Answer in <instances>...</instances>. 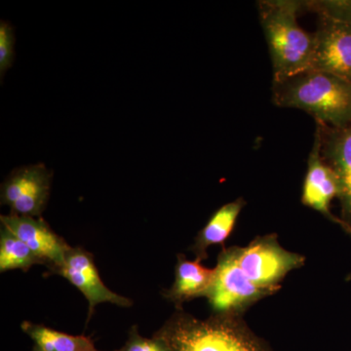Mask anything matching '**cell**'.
<instances>
[{
    "instance_id": "e0dca14e",
    "label": "cell",
    "mask_w": 351,
    "mask_h": 351,
    "mask_svg": "<svg viewBox=\"0 0 351 351\" xmlns=\"http://www.w3.org/2000/svg\"><path fill=\"white\" fill-rule=\"evenodd\" d=\"M15 34L12 25L1 21L0 23V75L1 78L12 66L15 58Z\"/></svg>"
},
{
    "instance_id": "5bb4252c",
    "label": "cell",
    "mask_w": 351,
    "mask_h": 351,
    "mask_svg": "<svg viewBox=\"0 0 351 351\" xmlns=\"http://www.w3.org/2000/svg\"><path fill=\"white\" fill-rule=\"evenodd\" d=\"M21 328L43 351H99L87 337L71 336L29 321L23 322Z\"/></svg>"
},
{
    "instance_id": "7a4b0ae2",
    "label": "cell",
    "mask_w": 351,
    "mask_h": 351,
    "mask_svg": "<svg viewBox=\"0 0 351 351\" xmlns=\"http://www.w3.org/2000/svg\"><path fill=\"white\" fill-rule=\"evenodd\" d=\"M260 22L270 55L274 82H281L311 68L314 48L313 34L298 23L304 11L301 0L257 1Z\"/></svg>"
},
{
    "instance_id": "8992f818",
    "label": "cell",
    "mask_w": 351,
    "mask_h": 351,
    "mask_svg": "<svg viewBox=\"0 0 351 351\" xmlns=\"http://www.w3.org/2000/svg\"><path fill=\"white\" fill-rule=\"evenodd\" d=\"M267 292L269 290L258 287L244 274L237 261V249H232L223 252L219 257L206 297L215 311L228 313Z\"/></svg>"
},
{
    "instance_id": "6da1fadb",
    "label": "cell",
    "mask_w": 351,
    "mask_h": 351,
    "mask_svg": "<svg viewBox=\"0 0 351 351\" xmlns=\"http://www.w3.org/2000/svg\"><path fill=\"white\" fill-rule=\"evenodd\" d=\"M271 89L277 107L304 110L318 123L330 127L351 123V82L343 78L307 69L272 82Z\"/></svg>"
},
{
    "instance_id": "30bf717a",
    "label": "cell",
    "mask_w": 351,
    "mask_h": 351,
    "mask_svg": "<svg viewBox=\"0 0 351 351\" xmlns=\"http://www.w3.org/2000/svg\"><path fill=\"white\" fill-rule=\"evenodd\" d=\"M1 226L10 230L39 258L43 265H47L51 271H54L64 263L69 245L43 218L17 216V215H2L0 217Z\"/></svg>"
},
{
    "instance_id": "8fae6325",
    "label": "cell",
    "mask_w": 351,
    "mask_h": 351,
    "mask_svg": "<svg viewBox=\"0 0 351 351\" xmlns=\"http://www.w3.org/2000/svg\"><path fill=\"white\" fill-rule=\"evenodd\" d=\"M339 195V182L335 171L321 154V131L316 123L313 149L309 152L307 171L302 186V201L307 207L341 223L330 211L332 200Z\"/></svg>"
},
{
    "instance_id": "ba28073f",
    "label": "cell",
    "mask_w": 351,
    "mask_h": 351,
    "mask_svg": "<svg viewBox=\"0 0 351 351\" xmlns=\"http://www.w3.org/2000/svg\"><path fill=\"white\" fill-rule=\"evenodd\" d=\"M53 272L69 280L86 298L89 304L88 319L98 304L105 302L119 306L132 304L131 300L112 292L103 283L91 254L80 247H69L64 263Z\"/></svg>"
},
{
    "instance_id": "277c9868",
    "label": "cell",
    "mask_w": 351,
    "mask_h": 351,
    "mask_svg": "<svg viewBox=\"0 0 351 351\" xmlns=\"http://www.w3.org/2000/svg\"><path fill=\"white\" fill-rule=\"evenodd\" d=\"M52 173L44 164L18 168L1 186V204L12 215L39 218L50 196Z\"/></svg>"
},
{
    "instance_id": "5b68a950",
    "label": "cell",
    "mask_w": 351,
    "mask_h": 351,
    "mask_svg": "<svg viewBox=\"0 0 351 351\" xmlns=\"http://www.w3.org/2000/svg\"><path fill=\"white\" fill-rule=\"evenodd\" d=\"M237 261L244 274L256 285L269 291L304 262L301 256L286 251L272 239L257 240L237 250Z\"/></svg>"
},
{
    "instance_id": "7c38bea8",
    "label": "cell",
    "mask_w": 351,
    "mask_h": 351,
    "mask_svg": "<svg viewBox=\"0 0 351 351\" xmlns=\"http://www.w3.org/2000/svg\"><path fill=\"white\" fill-rule=\"evenodd\" d=\"M215 269H206L195 262L180 260L176 267L175 282L167 292L171 301L180 304L197 295H206L213 283Z\"/></svg>"
},
{
    "instance_id": "9a60e30c",
    "label": "cell",
    "mask_w": 351,
    "mask_h": 351,
    "mask_svg": "<svg viewBox=\"0 0 351 351\" xmlns=\"http://www.w3.org/2000/svg\"><path fill=\"white\" fill-rule=\"evenodd\" d=\"M43 265L36 255L10 230L1 226L0 232V271L21 269L27 271L32 265Z\"/></svg>"
},
{
    "instance_id": "9c48e42d",
    "label": "cell",
    "mask_w": 351,
    "mask_h": 351,
    "mask_svg": "<svg viewBox=\"0 0 351 351\" xmlns=\"http://www.w3.org/2000/svg\"><path fill=\"white\" fill-rule=\"evenodd\" d=\"M316 123L321 131V154L339 179L341 226L351 232V123L343 127Z\"/></svg>"
},
{
    "instance_id": "3957f363",
    "label": "cell",
    "mask_w": 351,
    "mask_h": 351,
    "mask_svg": "<svg viewBox=\"0 0 351 351\" xmlns=\"http://www.w3.org/2000/svg\"><path fill=\"white\" fill-rule=\"evenodd\" d=\"M154 337L170 351H269L243 326L226 318L177 316Z\"/></svg>"
},
{
    "instance_id": "2e32d148",
    "label": "cell",
    "mask_w": 351,
    "mask_h": 351,
    "mask_svg": "<svg viewBox=\"0 0 351 351\" xmlns=\"http://www.w3.org/2000/svg\"><path fill=\"white\" fill-rule=\"evenodd\" d=\"M304 8L318 17L351 24V0H306Z\"/></svg>"
},
{
    "instance_id": "ac0fdd59",
    "label": "cell",
    "mask_w": 351,
    "mask_h": 351,
    "mask_svg": "<svg viewBox=\"0 0 351 351\" xmlns=\"http://www.w3.org/2000/svg\"><path fill=\"white\" fill-rule=\"evenodd\" d=\"M115 351H170L161 339H147L138 334L137 327L132 328L128 341L119 350Z\"/></svg>"
},
{
    "instance_id": "4fadbf2b",
    "label": "cell",
    "mask_w": 351,
    "mask_h": 351,
    "mask_svg": "<svg viewBox=\"0 0 351 351\" xmlns=\"http://www.w3.org/2000/svg\"><path fill=\"white\" fill-rule=\"evenodd\" d=\"M244 204V201L240 198L223 205L215 212L196 239L195 250L198 256L197 260L205 258L207 248L210 246L223 243L230 237Z\"/></svg>"
},
{
    "instance_id": "d6986e66",
    "label": "cell",
    "mask_w": 351,
    "mask_h": 351,
    "mask_svg": "<svg viewBox=\"0 0 351 351\" xmlns=\"http://www.w3.org/2000/svg\"><path fill=\"white\" fill-rule=\"evenodd\" d=\"M32 351H43L40 350V348H38V346H34V350Z\"/></svg>"
},
{
    "instance_id": "52a82bcc",
    "label": "cell",
    "mask_w": 351,
    "mask_h": 351,
    "mask_svg": "<svg viewBox=\"0 0 351 351\" xmlns=\"http://www.w3.org/2000/svg\"><path fill=\"white\" fill-rule=\"evenodd\" d=\"M311 68L351 82V24L319 17Z\"/></svg>"
}]
</instances>
